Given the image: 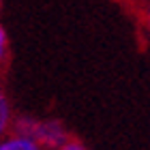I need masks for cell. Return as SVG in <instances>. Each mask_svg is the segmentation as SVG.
<instances>
[{
    "label": "cell",
    "instance_id": "1",
    "mask_svg": "<svg viewBox=\"0 0 150 150\" xmlns=\"http://www.w3.org/2000/svg\"><path fill=\"white\" fill-rule=\"evenodd\" d=\"M32 139H37L39 144H43L47 148H58L69 139V135L64 133V129L56 120H50V122H37V131Z\"/></svg>",
    "mask_w": 150,
    "mask_h": 150
},
{
    "label": "cell",
    "instance_id": "2",
    "mask_svg": "<svg viewBox=\"0 0 150 150\" xmlns=\"http://www.w3.org/2000/svg\"><path fill=\"white\" fill-rule=\"evenodd\" d=\"M0 150H39L28 137H17V139H9L4 142Z\"/></svg>",
    "mask_w": 150,
    "mask_h": 150
},
{
    "label": "cell",
    "instance_id": "3",
    "mask_svg": "<svg viewBox=\"0 0 150 150\" xmlns=\"http://www.w3.org/2000/svg\"><path fill=\"white\" fill-rule=\"evenodd\" d=\"M58 150H86V148L81 146V142H77L75 137H69V139H67V142H64V144L60 146Z\"/></svg>",
    "mask_w": 150,
    "mask_h": 150
},
{
    "label": "cell",
    "instance_id": "4",
    "mask_svg": "<svg viewBox=\"0 0 150 150\" xmlns=\"http://www.w3.org/2000/svg\"><path fill=\"white\" fill-rule=\"evenodd\" d=\"M0 107H2V129L6 127V118H9V107H6V99H2V103H0Z\"/></svg>",
    "mask_w": 150,
    "mask_h": 150
}]
</instances>
